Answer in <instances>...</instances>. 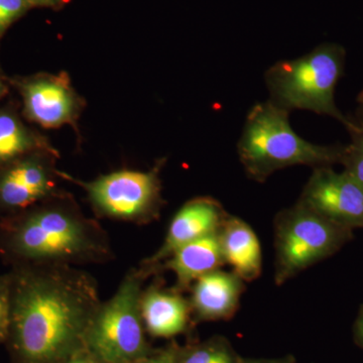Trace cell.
<instances>
[{
    "label": "cell",
    "instance_id": "1",
    "mask_svg": "<svg viewBox=\"0 0 363 363\" xmlns=\"http://www.w3.org/2000/svg\"><path fill=\"white\" fill-rule=\"evenodd\" d=\"M6 338L18 363H64L84 350L101 305L94 277L78 267H11Z\"/></svg>",
    "mask_w": 363,
    "mask_h": 363
},
{
    "label": "cell",
    "instance_id": "2",
    "mask_svg": "<svg viewBox=\"0 0 363 363\" xmlns=\"http://www.w3.org/2000/svg\"><path fill=\"white\" fill-rule=\"evenodd\" d=\"M0 257L11 267H80L113 259L101 224L88 218L68 193L0 220Z\"/></svg>",
    "mask_w": 363,
    "mask_h": 363
},
{
    "label": "cell",
    "instance_id": "3",
    "mask_svg": "<svg viewBox=\"0 0 363 363\" xmlns=\"http://www.w3.org/2000/svg\"><path fill=\"white\" fill-rule=\"evenodd\" d=\"M290 112L267 100L247 113L238 143V154L250 180L266 182L279 169L293 166H333L340 164L344 145L308 142L295 133Z\"/></svg>",
    "mask_w": 363,
    "mask_h": 363
},
{
    "label": "cell",
    "instance_id": "4",
    "mask_svg": "<svg viewBox=\"0 0 363 363\" xmlns=\"http://www.w3.org/2000/svg\"><path fill=\"white\" fill-rule=\"evenodd\" d=\"M345 60L342 45L323 43L300 58L277 62L264 73L269 101L289 112L300 109L332 117L347 130L354 128L335 102Z\"/></svg>",
    "mask_w": 363,
    "mask_h": 363
},
{
    "label": "cell",
    "instance_id": "5",
    "mask_svg": "<svg viewBox=\"0 0 363 363\" xmlns=\"http://www.w3.org/2000/svg\"><path fill=\"white\" fill-rule=\"evenodd\" d=\"M150 277L131 269L116 294L101 302L86 334L85 347L101 363H133L150 352L145 339L140 298Z\"/></svg>",
    "mask_w": 363,
    "mask_h": 363
},
{
    "label": "cell",
    "instance_id": "6",
    "mask_svg": "<svg viewBox=\"0 0 363 363\" xmlns=\"http://www.w3.org/2000/svg\"><path fill=\"white\" fill-rule=\"evenodd\" d=\"M274 225V283L284 285L328 259L353 238L352 229L327 220L300 202L281 210Z\"/></svg>",
    "mask_w": 363,
    "mask_h": 363
},
{
    "label": "cell",
    "instance_id": "7",
    "mask_svg": "<svg viewBox=\"0 0 363 363\" xmlns=\"http://www.w3.org/2000/svg\"><path fill=\"white\" fill-rule=\"evenodd\" d=\"M166 160L150 171L119 169L92 181H81L64 172L60 178L73 182L85 191L93 211L99 217L143 225L157 220L164 200L161 172Z\"/></svg>",
    "mask_w": 363,
    "mask_h": 363
},
{
    "label": "cell",
    "instance_id": "8",
    "mask_svg": "<svg viewBox=\"0 0 363 363\" xmlns=\"http://www.w3.org/2000/svg\"><path fill=\"white\" fill-rule=\"evenodd\" d=\"M58 156L33 152L0 169V213H18L63 194L58 186Z\"/></svg>",
    "mask_w": 363,
    "mask_h": 363
},
{
    "label": "cell",
    "instance_id": "9",
    "mask_svg": "<svg viewBox=\"0 0 363 363\" xmlns=\"http://www.w3.org/2000/svg\"><path fill=\"white\" fill-rule=\"evenodd\" d=\"M23 98V114L28 121L45 128L63 125L77 128V121L85 106L65 72L35 74L16 80Z\"/></svg>",
    "mask_w": 363,
    "mask_h": 363
},
{
    "label": "cell",
    "instance_id": "10",
    "mask_svg": "<svg viewBox=\"0 0 363 363\" xmlns=\"http://www.w3.org/2000/svg\"><path fill=\"white\" fill-rule=\"evenodd\" d=\"M298 202L338 225L363 228V189L345 171L313 169Z\"/></svg>",
    "mask_w": 363,
    "mask_h": 363
},
{
    "label": "cell",
    "instance_id": "11",
    "mask_svg": "<svg viewBox=\"0 0 363 363\" xmlns=\"http://www.w3.org/2000/svg\"><path fill=\"white\" fill-rule=\"evenodd\" d=\"M221 203L209 196L189 200L172 219L161 247L140 262V267L149 277L177 250L192 241L218 233L228 217Z\"/></svg>",
    "mask_w": 363,
    "mask_h": 363
},
{
    "label": "cell",
    "instance_id": "12",
    "mask_svg": "<svg viewBox=\"0 0 363 363\" xmlns=\"http://www.w3.org/2000/svg\"><path fill=\"white\" fill-rule=\"evenodd\" d=\"M245 283L233 272L220 269L201 277L190 289L192 316L197 321L231 319L240 308Z\"/></svg>",
    "mask_w": 363,
    "mask_h": 363
},
{
    "label": "cell",
    "instance_id": "13",
    "mask_svg": "<svg viewBox=\"0 0 363 363\" xmlns=\"http://www.w3.org/2000/svg\"><path fill=\"white\" fill-rule=\"evenodd\" d=\"M140 311L145 331L150 336L172 338L187 330L192 311L190 301L175 289L160 283L143 289Z\"/></svg>",
    "mask_w": 363,
    "mask_h": 363
},
{
    "label": "cell",
    "instance_id": "14",
    "mask_svg": "<svg viewBox=\"0 0 363 363\" xmlns=\"http://www.w3.org/2000/svg\"><path fill=\"white\" fill-rule=\"evenodd\" d=\"M225 264L222 255L218 233L192 241L177 250L168 259L157 269V274L162 271L175 274V290L183 293L190 290L197 279L216 271Z\"/></svg>",
    "mask_w": 363,
    "mask_h": 363
},
{
    "label": "cell",
    "instance_id": "15",
    "mask_svg": "<svg viewBox=\"0 0 363 363\" xmlns=\"http://www.w3.org/2000/svg\"><path fill=\"white\" fill-rule=\"evenodd\" d=\"M225 264L245 283L259 279L262 271L260 242L250 224L238 217H228L218 231Z\"/></svg>",
    "mask_w": 363,
    "mask_h": 363
},
{
    "label": "cell",
    "instance_id": "16",
    "mask_svg": "<svg viewBox=\"0 0 363 363\" xmlns=\"http://www.w3.org/2000/svg\"><path fill=\"white\" fill-rule=\"evenodd\" d=\"M57 150L37 131L30 130L11 109H0V169L33 152Z\"/></svg>",
    "mask_w": 363,
    "mask_h": 363
},
{
    "label": "cell",
    "instance_id": "17",
    "mask_svg": "<svg viewBox=\"0 0 363 363\" xmlns=\"http://www.w3.org/2000/svg\"><path fill=\"white\" fill-rule=\"evenodd\" d=\"M240 360L228 339L222 336L178 350V363H240Z\"/></svg>",
    "mask_w": 363,
    "mask_h": 363
},
{
    "label": "cell",
    "instance_id": "18",
    "mask_svg": "<svg viewBox=\"0 0 363 363\" xmlns=\"http://www.w3.org/2000/svg\"><path fill=\"white\" fill-rule=\"evenodd\" d=\"M350 143L344 145L340 164L358 185L363 189V133L357 126L347 130Z\"/></svg>",
    "mask_w": 363,
    "mask_h": 363
},
{
    "label": "cell",
    "instance_id": "19",
    "mask_svg": "<svg viewBox=\"0 0 363 363\" xmlns=\"http://www.w3.org/2000/svg\"><path fill=\"white\" fill-rule=\"evenodd\" d=\"M28 6L26 0H0V38L13 21L23 16Z\"/></svg>",
    "mask_w": 363,
    "mask_h": 363
},
{
    "label": "cell",
    "instance_id": "20",
    "mask_svg": "<svg viewBox=\"0 0 363 363\" xmlns=\"http://www.w3.org/2000/svg\"><path fill=\"white\" fill-rule=\"evenodd\" d=\"M11 307V276L9 272L0 274V341L6 339L9 330Z\"/></svg>",
    "mask_w": 363,
    "mask_h": 363
},
{
    "label": "cell",
    "instance_id": "21",
    "mask_svg": "<svg viewBox=\"0 0 363 363\" xmlns=\"http://www.w3.org/2000/svg\"><path fill=\"white\" fill-rule=\"evenodd\" d=\"M178 350L177 345H169L166 348L157 351H150L133 363H178Z\"/></svg>",
    "mask_w": 363,
    "mask_h": 363
},
{
    "label": "cell",
    "instance_id": "22",
    "mask_svg": "<svg viewBox=\"0 0 363 363\" xmlns=\"http://www.w3.org/2000/svg\"><path fill=\"white\" fill-rule=\"evenodd\" d=\"M353 333H354L355 342L363 350V305L360 306L359 310H358L354 327H353Z\"/></svg>",
    "mask_w": 363,
    "mask_h": 363
},
{
    "label": "cell",
    "instance_id": "23",
    "mask_svg": "<svg viewBox=\"0 0 363 363\" xmlns=\"http://www.w3.org/2000/svg\"><path fill=\"white\" fill-rule=\"evenodd\" d=\"M240 363H295V358L292 355L276 358V359H255V358L241 357Z\"/></svg>",
    "mask_w": 363,
    "mask_h": 363
},
{
    "label": "cell",
    "instance_id": "24",
    "mask_svg": "<svg viewBox=\"0 0 363 363\" xmlns=\"http://www.w3.org/2000/svg\"><path fill=\"white\" fill-rule=\"evenodd\" d=\"M28 6H56L64 2V0H26Z\"/></svg>",
    "mask_w": 363,
    "mask_h": 363
},
{
    "label": "cell",
    "instance_id": "25",
    "mask_svg": "<svg viewBox=\"0 0 363 363\" xmlns=\"http://www.w3.org/2000/svg\"><path fill=\"white\" fill-rule=\"evenodd\" d=\"M350 118L352 119V121L358 128V130L362 131L363 133V104H358L354 116L350 117Z\"/></svg>",
    "mask_w": 363,
    "mask_h": 363
},
{
    "label": "cell",
    "instance_id": "26",
    "mask_svg": "<svg viewBox=\"0 0 363 363\" xmlns=\"http://www.w3.org/2000/svg\"><path fill=\"white\" fill-rule=\"evenodd\" d=\"M6 92L7 87L6 83H4V81H2L1 79H0V100H1V98L6 94Z\"/></svg>",
    "mask_w": 363,
    "mask_h": 363
},
{
    "label": "cell",
    "instance_id": "27",
    "mask_svg": "<svg viewBox=\"0 0 363 363\" xmlns=\"http://www.w3.org/2000/svg\"><path fill=\"white\" fill-rule=\"evenodd\" d=\"M357 104H363V89L360 91L359 94L357 95Z\"/></svg>",
    "mask_w": 363,
    "mask_h": 363
}]
</instances>
